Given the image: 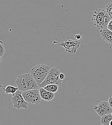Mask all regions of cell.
Instances as JSON below:
<instances>
[{
  "instance_id": "cell-17",
  "label": "cell",
  "mask_w": 112,
  "mask_h": 125,
  "mask_svg": "<svg viewBox=\"0 0 112 125\" xmlns=\"http://www.w3.org/2000/svg\"><path fill=\"white\" fill-rule=\"evenodd\" d=\"M109 103V104L110 105V106H111V107L112 108V96H110L109 99V101H108Z\"/></svg>"
},
{
  "instance_id": "cell-19",
  "label": "cell",
  "mask_w": 112,
  "mask_h": 125,
  "mask_svg": "<svg viewBox=\"0 0 112 125\" xmlns=\"http://www.w3.org/2000/svg\"><path fill=\"white\" fill-rule=\"evenodd\" d=\"M1 61H2V59H1V57H0V63L1 62Z\"/></svg>"
},
{
  "instance_id": "cell-12",
  "label": "cell",
  "mask_w": 112,
  "mask_h": 125,
  "mask_svg": "<svg viewBox=\"0 0 112 125\" xmlns=\"http://www.w3.org/2000/svg\"><path fill=\"white\" fill-rule=\"evenodd\" d=\"M59 86L57 84H49L47 85L46 86H45V87H44L43 88L46 90L47 91H48L49 92L51 93H56L59 89Z\"/></svg>"
},
{
  "instance_id": "cell-18",
  "label": "cell",
  "mask_w": 112,
  "mask_h": 125,
  "mask_svg": "<svg viewBox=\"0 0 112 125\" xmlns=\"http://www.w3.org/2000/svg\"><path fill=\"white\" fill-rule=\"evenodd\" d=\"M60 78L61 79H62V80H63V79H64L65 78V76H64V74H63V73H60Z\"/></svg>"
},
{
  "instance_id": "cell-3",
  "label": "cell",
  "mask_w": 112,
  "mask_h": 125,
  "mask_svg": "<svg viewBox=\"0 0 112 125\" xmlns=\"http://www.w3.org/2000/svg\"><path fill=\"white\" fill-rule=\"evenodd\" d=\"M51 67L48 65L41 64L34 66L30 71L32 76L39 85L41 84L47 76Z\"/></svg>"
},
{
  "instance_id": "cell-10",
  "label": "cell",
  "mask_w": 112,
  "mask_h": 125,
  "mask_svg": "<svg viewBox=\"0 0 112 125\" xmlns=\"http://www.w3.org/2000/svg\"><path fill=\"white\" fill-rule=\"evenodd\" d=\"M100 33L103 40L112 44V31L106 28L101 30Z\"/></svg>"
},
{
  "instance_id": "cell-6",
  "label": "cell",
  "mask_w": 112,
  "mask_h": 125,
  "mask_svg": "<svg viewBox=\"0 0 112 125\" xmlns=\"http://www.w3.org/2000/svg\"><path fill=\"white\" fill-rule=\"evenodd\" d=\"M12 102L13 104V106L17 109L21 108L28 109V103L24 99L22 95V91L18 90L14 94H13L12 98Z\"/></svg>"
},
{
  "instance_id": "cell-15",
  "label": "cell",
  "mask_w": 112,
  "mask_h": 125,
  "mask_svg": "<svg viewBox=\"0 0 112 125\" xmlns=\"http://www.w3.org/2000/svg\"><path fill=\"white\" fill-rule=\"evenodd\" d=\"M5 49L4 45V42L0 41V56L2 57L5 53Z\"/></svg>"
},
{
  "instance_id": "cell-8",
  "label": "cell",
  "mask_w": 112,
  "mask_h": 125,
  "mask_svg": "<svg viewBox=\"0 0 112 125\" xmlns=\"http://www.w3.org/2000/svg\"><path fill=\"white\" fill-rule=\"evenodd\" d=\"M80 42L76 40H69L60 43L59 45L64 47L66 51L69 53H75L80 45Z\"/></svg>"
},
{
  "instance_id": "cell-11",
  "label": "cell",
  "mask_w": 112,
  "mask_h": 125,
  "mask_svg": "<svg viewBox=\"0 0 112 125\" xmlns=\"http://www.w3.org/2000/svg\"><path fill=\"white\" fill-rule=\"evenodd\" d=\"M112 120V114H109L103 115L101 116L100 122L103 125H110L111 121Z\"/></svg>"
},
{
  "instance_id": "cell-21",
  "label": "cell",
  "mask_w": 112,
  "mask_h": 125,
  "mask_svg": "<svg viewBox=\"0 0 112 125\" xmlns=\"http://www.w3.org/2000/svg\"></svg>"
},
{
  "instance_id": "cell-9",
  "label": "cell",
  "mask_w": 112,
  "mask_h": 125,
  "mask_svg": "<svg viewBox=\"0 0 112 125\" xmlns=\"http://www.w3.org/2000/svg\"><path fill=\"white\" fill-rule=\"evenodd\" d=\"M39 90L41 99L44 101H50L55 97V93L49 92L43 87L39 88Z\"/></svg>"
},
{
  "instance_id": "cell-1",
  "label": "cell",
  "mask_w": 112,
  "mask_h": 125,
  "mask_svg": "<svg viewBox=\"0 0 112 125\" xmlns=\"http://www.w3.org/2000/svg\"><path fill=\"white\" fill-rule=\"evenodd\" d=\"M16 83L19 90L22 92L39 89L38 84L31 73L19 75L16 78Z\"/></svg>"
},
{
  "instance_id": "cell-14",
  "label": "cell",
  "mask_w": 112,
  "mask_h": 125,
  "mask_svg": "<svg viewBox=\"0 0 112 125\" xmlns=\"http://www.w3.org/2000/svg\"><path fill=\"white\" fill-rule=\"evenodd\" d=\"M105 10L110 16L111 19H112V2H109L107 4Z\"/></svg>"
},
{
  "instance_id": "cell-2",
  "label": "cell",
  "mask_w": 112,
  "mask_h": 125,
  "mask_svg": "<svg viewBox=\"0 0 112 125\" xmlns=\"http://www.w3.org/2000/svg\"><path fill=\"white\" fill-rule=\"evenodd\" d=\"M111 18L105 9H96L94 13L92 19L94 25L100 30L107 28Z\"/></svg>"
},
{
  "instance_id": "cell-4",
  "label": "cell",
  "mask_w": 112,
  "mask_h": 125,
  "mask_svg": "<svg viewBox=\"0 0 112 125\" xmlns=\"http://www.w3.org/2000/svg\"><path fill=\"white\" fill-rule=\"evenodd\" d=\"M60 73L61 72L59 68L51 67L50 70L45 80L43 82L38 85L39 88H43L47 85L51 84H55L59 86L61 85L62 80L60 79Z\"/></svg>"
},
{
  "instance_id": "cell-7",
  "label": "cell",
  "mask_w": 112,
  "mask_h": 125,
  "mask_svg": "<svg viewBox=\"0 0 112 125\" xmlns=\"http://www.w3.org/2000/svg\"><path fill=\"white\" fill-rule=\"evenodd\" d=\"M94 108L97 114L101 117L105 115L112 114V108L108 101H102L97 105L95 106Z\"/></svg>"
},
{
  "instance_id": "cell-16",
  "label": "cell",
  "mask_w": 112,
  "mask_h": 125,
  "mask_svg": "<svg viewBox=\"0 0 112 125\" xmlns=\"http://www.w3.org/2000/svg\"><path fill=\"white\" fill-rule=\"evenodd\" d=\"M107 28L108 29H109V30L112 31V19H111L110 21H109V22L108 23Z\"/></svg>"
},
{
  "instance_id": "cell-13",
  "label": "cell",
  "mask_w": 112,
  "mask_h": 125,
  "mask_svg": "<svg viewBox=\"0 0 112 125\" xmlns=\"http://www.w3.org/2000/svg\"><path fill=\"white\" fill-rule=\"evenodd\" d=\"M19 90L18 87H16L11 85H8L6 87L3 89V92L6 94H15L17 91Z\"/></svg>"
},
{
  "instance_id": "cell-5",
  "label": "cell",
  "mask_w": 112,
  "mask_h": 125,
  "mask_svg": "<svg viewBox=\"0 0 112 125\" xmlns=\"http://www.w3.org/2000/svg\"><path fill=\"white\" fill-rule=\"evenodd\" d=\"M22 95L25 101L30 104H38L42 99L39 89L22 92Z\"/></svg>"
},
{
  "instance_id": "cell-20",
  "label": "cell",
  "mask_w": 112,
  "mask_h": 125,
  "mask_svg": "<svg viewBox=\"0 0 112 125\" xmlns=\"http://www.w3.org/2000/svg\"><path fill=\"white\" fill-rule=\"evenodd\" d=\"M110 125H112V120L110 122Z\"/></svg>"
}]
</instances>
